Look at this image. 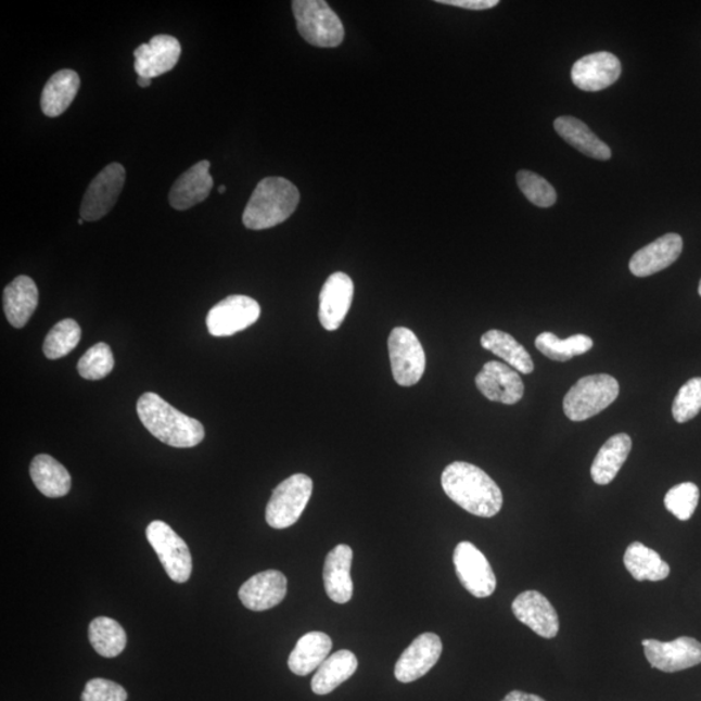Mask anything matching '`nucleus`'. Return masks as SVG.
Masks as SVG:
<instances>
[{
    "mask_svg": "<svg viewBox=\"0 0 701 701\" xmlns=\"http://www.w3.org/2000/svg\"><path fill=\"white\" fill-rule=\"evenodd\" d=\"M512 611L520 623L531 627L539 637H557L560 629L558 612L545 595L533 590L522 592L514 599Z\"/></svg>",
    "mask_w": 701,
    "mask_h": 701,
    "instance_id": "a211bd4d",
    "label": "nucleus"
},
{
    "mask_svg": "<svg viewBox=\"0 0 701 701\" xmlns=\"http://www.w3.org/2000/svg\"><path fill=\"white\" fill-rule=\"evenodd\" d=\"M390 364L394 380L405 387L415 386L426 368V356L411 329L395 328L388 336Z\"/></svg>",
    "mask_w": 701,
    "mask_h": 701,
    "instance_id": "0eeeda50",
    "label": "nucleus"
},
{
    "mask_svg": "<svg viewBox=\"0 0 701 701\" xmlns=\"http://www.w3.org/2000/svg\"><path fill=\"white\" fill-rule=\"evenodd\" d=\"M81 79L78 73L63 69L55 73L44 85L41 109L46 116L54 118L64 114L75 101Z\"/></svg>",
    "mask_w": 701,
    "mask_h": 701,
    "instance_id": "bb28decb",
    "label": "nucleus"
},
{
    "mask_svg": "<svg viewBox=\"0 0 701 701\" xmlns=\"http://www.w3.org/2000/svg\"><path fill=\"white\" fill-rule=\"evenodd\" d=\"M684 250L683 237L676 233L665 234L647 244L632 257L629 268L635 277H650L676 263Z\"/></svg>",
    "mask_w": 701,
    "mask_h": 701,
    "instance_id": "aec40b11",
    "label": "nucleus"
},
{
    "mask_svg": "<svg viewBox=\"0 0 701 701\" xmlns=\"http://www.w3.org/2000/svg\"><path fill=\"white\" fill-rule=\"evenodd\" d=\"M357 665V659L351 651L330 654L313 678V691L316 696H328L354 676Z\"/></svg>",
    "mask_w": 701,
    "mask_h": 701,
    "instance_id": "c85d7f7f",
    "label": "nucleus"
},
{
    "mask_svg": "<svg viewBox=\"0 0 701 701\" xmlns=\"http://www.w3.org/2000/svg\"><path fill=\"white\" fill-rule=\"evenodd\" d=\"M501 701H546V700L541 699L538 696H534V693L512 691V692H509L508 696Z\"/></svg>",
    "mask_w": 701,
    "mask_h": 701,
    "instance_id": "a19ab883",
    "label": "nucleus"
},
{
    "mask_svg": "<svg viewBox=\"0 0 701 701\" xmlns=\"http://www.w3.org/2000/svg\"><path fill=\"white\" fill-rule=\"evenodd\" d=\"M641 646L648 663L661 672L677 673L701 664V643L690 637L673 641L645 639Z\"/></svg>",
    "mask_w": 701,
    "mask_h": 701,
    "instance_id": "f8f14e48",
    "label": "nucleus"
},
{
    "mask_svg": "<svg viewBox=\"0 0 701 701\" xmlns=\"http://www.w3.org/2000/svg\"><path fill=\"white\" fill-rule=\"evenodd\" d=\"M701 411V379L687 381L673 402L672 413L678 423L696 419Z\"/></svg>",
    "mask_w": 701,
    "mask_h": 701,
    "instance_id": "4c0bfd02",
    "label": "nucleus"
},
{
    "mask_svg": "<svg viewBox=\"0 0 701 701\" xmlns=\"http://www.w3.org/2000/svg\"><path fill=\"white\" fill-rule=\"evenodd\" d=\"M78 224H79V225H84V220H82V218H79Z\"/></svg>",
    "mask_w": 701,
    "mask_h": 701,
    "instance_id": "a18cd8bd",
    "label": "nucleus"
},
{
    "mask_svg": "<svg viewBox=\"0 0 701 701\" xmlns=\"http://www.w3.org/2000/svg\"><path fill=\"white\" fill-rule=\"evenodd\" d=\"M594 346L590 336L585 334H575L569 336L566 340H560L553 333H541L535 340V347L548 359L555 361H568L573 359L574 356H581Z\"/></svg>",
    "mask_w": 701,
    "mask_h": 701,
    "instance_id": "473e14b6",
    "label": "nucleus"
},
{
    "mask_svg": "<svg viewBox=\"0 0 701 701\" xmlns=\"http://www.w3.org/2000/svg\"><path fill=\"white\" fill-rule=\"evenodd\" d=\"M699 295L701 296V280H700V283H699Z\"/></svg>",
    "mask_w": 701,
    "mask_h": 701,
    "instance_id": "c03bdc74",
    "label": "nucleus"
},
{
    "mask_svg": "<svg viewBox=\"0 0 701 701\" xmlns=\"http://www.w3.org/2000/svg\"><path fill=\"white\" fill-rule=\"evenodd\" d=\"M262 308L253 297L230 295L217 303L207 316L211 335L230 336L254 326L259 320Z\"/></svg>",
    "mask_w": 701,
    "mask_h": 701,
    "instance_id": "9b49d317",
    "label": "nucleus"
},
{
    "mask_svg": "<svg viewBox=\"0 0 701 701\" xmlns=\"http://www.w3.org/2000/svg\"><path fill=\"white\" fill-rule=\"evenodd\" d=\"M454 564L462 587L473 597H492L496 588V577L490 565L477 547L471 541H460L455 548Z\"/></svg>",
    "mask_w": 701,
    "mask_h": 701,
    "instance_id": "9d476101",
    "label": "nucleus"
},
{
    "mask_svg": "<svg viewBox=\"0 0 701 701\" xmlns=\"http://www.w3.org/2000/svg\"><path fill=\"white\" fill-rule=\"evenodd\" d=\"M475 385L488 400L508 406L519 403L525 393V385L518 370L500 361L486 362L475 377Z\"/></svg>",
    "mask_w": 701,
    "mask_h": 701,
    "instance_id": "ddd939ff",
    "label": "nucleus"
},
{
    "mask_svg": "<svg viewBox=\"0 0 701 701\" xmlns=\"http://www.w3.org/2000/svg\"><path fill=\"white\" fill-rule=\"evenodd\" d=\"M211 163L202 161L177 178L170 189L169 203L177 211H187L207 200L214 188Z\"/></svg>",
    "mask_w": 701,
    "mask_h": 701,
    "instance_id": "412c9836",
    "label": "nucleus"
},
{
    "mask_svg": "<svg viewBox=\"0 0 701 701\" xmlns=\"http://www.w3.org/2000/svg\"><path fill=\"white\" fill-rule=\"evenodd\" d=\"M299 201V190L286 178H264L243 212L244 227L251 230L275 228L294 214Z\"/></svg>",
    "mask_w": 701,
    "mask_h": 701,
    "instance_id": "7ed1b4c3",
    "label": "nucleus"
},
{
    "mask_svg": "<svg viewBox=\"0 0 701 701\" xmlns=\"http://www.w3.org/2000/svg\"><path fill=\"white\" fill-rule=\"evenodd\" d=\"M314 492V482L306 474H294L273 490L266 519L273 528H288L296 524Z\"/></svg>",
    "mask_w": 701,
    "mask_h": 701,
    "instance_id": "423d86ee",
    "label": "nucleus"
},
{
    "mask_svg": "<svg viewBox=\"0 0 701 701\" xmlns=\"http://www.w3.org/2000/svg\"><path fill=\"white\" fill-rule=\"evenodd\" d=\"M137 412L144 428L165 445L191 448L200 445L206 436L200 421L178 411L155 393L141 396Z\"/></svg>",
    "mask_w": 701,
    "mask_h": 701,
    "instance_id": "f03ea898",
    "label": "nucleus"
},
{
    "mask_svg": "<svg viewBox=\"0 0 701 701\" xmlns=\"http://www.w3.org/2000/svg\"><path fill=\"white\" fill-rule=\"evenodd\" d=\"M293 12L297 31L316 48H336L345 39L341 18L323 0H295Z\"/></svg>",
    "mask_w": 701,
    "mask_h": 701,
    "instance_id": "39448f33",
    "label": "nucleus"
},
{
    "mask_svg": "<svg viewBox=\"0 0 701 701\" xmlns=\"http://www.w3.org/2000/svg\"><path fill=\"white\" fill-rule=\"evenodd\" d=\"M620 385L610 374L584 377L565 395L564 412L569 420L581 422L594 418L619 398Z\"/></svg>",
    "mask_w": 701,
    "mask_h": 701,
    "instance_id": "20e7f679",
    "label": "nucleus"
},
{
    "mask_svg": "<svg viewBox=\"0 0 701 701\" xmlns=\"http://www.w3.org/2000/svg\"><path fill=\"white\" fill-rule=\"evenodd\" d=\"M438 3L471 11H484L494 9L499 4V0H438Z\"/></svg>",
    "mask_w": 701,
    "mask_h": 701,
    "instance_id": "ea45409f",
    "label": "nucleus"
},
{
    "mask_svg": "<svg viewBox=\"0 0 701 701\" xmlns=\"http://www.w3.org/2000/svg\"><path fill=\"white\" fill-rule=\"evenodd\" d=\"M115 367L114 354L107 343H97L79 359L77 370L85 380L98 381L107 377Z\"/></svg>",
    "mask_w": 701,
    "mask_h": 701,
    "instance_id": "f704fd0d",
    "label": "nucleus"
},
{
    "mask_svg": "<svg viewBox=\"0 0 701 701\" xmlns=\"http://www.w3.org/2000/svg\"><path fill=\"white\" fill-rule=\"evenodd\" d=\"M286 594L288 579L284 574L279 571H266L244 582L238 597L247 610L263 612L281 604Z\"/></svg>",
    "mask_w": 701,
    "mask_h": 701,
    "instance_id": "6ab92c4d",
    "label": "nucleus"
},
{
    "mask_svg": "<svg viewBox=\"0 0 701 701\" xmlns=\"http://www.w3.org/2000/svg\"><path fill=\"white\" fill-rule=\"evenodd\" d=\"M441 481L448 498L467 512L485 519H492L500 512V487L481 468L455 461L443 471Z\"/></svg>",
    "mask_w": 701,
    "mask_h": 701,
    "instance_id": "f257e3e1",
    "label": "nucleus"
},
{
    "mask_svg": "<svg viewBox=\"0 0 701 701\" xmlns=\"http://www.w3.org/2000/svg\"><path fill=\"white\" fill-rule=\"evenodd\" d=\"M555 130L562 140L573 145L575 150L597 161H610L612 151L608 148L584 122L572 116H561L555 120Z\"/></svg>",
    "mask_w": 701,
    "mask_h": 701,
    "instance_id": "a878e982",
    "label": "nucleus"
},
{
    "mask_svg": "<svg viewBox=\"0 0 701 701\" xmlns=\"http://www.w3.org/2000/svg\"><path fill=\"white\" fill-rule=\"evenodd\" d=\"M443 651L442 640L434 633L419 635L395 665V678L402 684L413 683L433 670Z\"/></svg>",
    "mask_w": 701,
    "mask_h": 701,
    "instance_id": "4468645a",
    "label": "nucleus"
},
{
    "mask_svg": "<svg viewBox=\"0 0 701 701\" xmlns=\"http://www.w3.org/2000/svg\"><path fill=\"white\" fill-rule=\"evenodd\" d=\"M354 281L343 272L329 276L320 294L319 319L323 329L334 332L345 321L354 299Z\"/></svg>",
    "mask_w": 701,
    "mask_h": 701,
    "instance_id": "f3484780",
    "label": "nucleus"
},
{
    "mask_svg": "<svg viewBox=\"0 0 701 701\" xmlns=\"http://www.w3.org/2000/svg\"><path fill=\"white\" fill-rule=\"evenodd\" d=\"M127 171L122 164L112 163L91 181L84 195L79 214L84 221H98L110 214L120 196Z\"/></svg>",
    "mask_w": 701,
    "mask_h": 701,
    "instance_id": "1a4fd4ad",
    "label": "nucleus"
},
{
    "mask_svg": "<svg viewBox=\"0 0 701 701\" xmlns=\"http://www.w3.org/2000/svg\"><path fill=\"white\" fill-rule=\"evenodd\" d=\"M30 477L48 498H63L71 492V474L61 462L50 455H38L30 464Z\"/></svg>",
    "mask_w": 701,
    "mask_h": 701,
    "instance_id": "cd10ccee",
    "label": "nucleus"
},
{
    "mask_svg": "<svg viewBox=\"0 0 701 701\" xmlns=\"http://www.w3.org/2000/svg\"><path fill=\"white\" fill-rule=\"evenodd\" d=\"M89 639L92 648L103 658H116L127 647V633L120 624L109 617L91 621Z\"/></svg>",
    "mask_w": 701,
    "mask_h": 701,
    "instance_id": "2f4dec72",
    "label": "nucleus"
},
{
    "mask_svg": "<svg viewBox=\"0 0 701 701\" xmlns=\"http://www.w3.org/2000/svg\"><path fill=\"white\" fill-rule=\"evenodd\" d=\"M145 535L169 578L177 584L188 582L193 572V559L187 541L163 521L151 522Z\"/></svg>",
    "mask_w": 701,
    "mask_h": 701,
    "instance_id": "6e6552de",
    "label": "nucleus"
},
{
    "mask_svg": "<svg viewBox=\"0 0 701 701\" xmlns=\"http://www.w3.org/2000/svg\"><path fill=\"white\" fill-rule=\"evenodd\" d=\"M623 65L611 52H595L575 62L572 81L584 91H600L610 88L621 76Z\"/></svg>",
    "mask_w": 701,
    "mask_h": 701,
    "instance_id": "dca6fc26",
    "label": "nucleus"
},
{
    "mask_svg": "<svg viewBox=\"0 0 701 701\" xmlns=\"http://www.w3.org/2000/svg\"><path fill=\"white\" fill-rule=\"evenodd\" d=\"M225 191H227V188H225V187L218 188V193L224 194Z\"/></svg>",
    "mask_w": 701,
    "mask_h": 701,
    "instance_id": "37998d69",
    "label": "nucleus"
},
{
    "mask_svg": "<svg viewBox=\"0 0 701 701\" xmlns=\"http://www.w3.org/2000/svg\"><path fill=\"white\" fill-rule=\"evenodd\" d=\"M519 188L528 202L540 208L552 207L557 203L558 194L552 184L534 171L520 170L518 174Z\"/></svg>",
    "mask_w": 701,
    "mask_h": 701,
    "instance_id": "c9c22d12",
    "label": "nucleus"
},
{
    "mask_svg": "<svg viewBox=\"0 0 701 701\" xmlns=\"http://www.w3.org/2000/svg\"><path fill=\"white\" fill-rule=\"evenodd\" d=\"M481 346L507 362V366L522 374H531L534 370L532 356L526 348L513 339L511 334L493 329L482 335Z\"/></svg>",
    "mask_w": 701,
    "mask_h": 701,
    "instance_id": "c756f323",
    "label": "nucleus"
},
{
    "mask_svg": "<svg viewBox=\"0 0 701 701\" xmlns=\"http://www.w3.org/2000/svg\"><path fill=\"white\" fill-rule=\"evenodd\" d=\"M3 306L7 320L13 328L28 323L38 306V288L28 276H18L4 289Z\"/></svg>",
    "mask_w": 701,
    "mask_h": 701,
    "instance_id": "5701e85b",
    "label": "nucleus"
},
{
    "mask_svg": "<svg viewBox=\"0 0 701 701\" xmlns=\"http://www.w3.org/2000/svg\"><path fill=\"white\" fill-rule=\"evenodd\" d=\"M152 79L150 78H144V77H138L137 84L138 86H141L142 89L149 88L151 86Z\"/></svg>",
    "mask_w": 701,
    "mask_h": 701,
    "instance_id": "79ce46f5",
    "label": "nucleus"
},
{
    "mask_svg": "<svg viewBox=\"0 0 701 701\" xmlns=\"http://www.w3.org/2000/svg\"><path fill=\"white\" fill-rule=\"evenodd\" d=\"M128 692L112 680L95 678L85 686L81 701H127Z\"/></svg>",
    "mask_w": 701,
    "mask_h": 701,
    "instance_id": "58836bf2",
    "label": "nucleus"
},
{
    "mask_svg": "<svg viewBox=\"0 0 701 701\" xmlns=\"http://www.w3.org/2000/svg\"><path fill=\"white\" fill-rule=\"evenodd\" d=\"M624 564L633 578L659 582L670 577L671 568L657 551L640 541H634L625 552Z\"/></svg>",
    "mask_w": 701,
    "mask_h": 701,
    "instance_id": "7c9ffc66",
    "label": "nucleus"
},
{
    "mask_svg": "<svg viewBox=\"0 0 701 701\" xmlns=\"http://www.w3.org/2000/svg\"><path fill=\"white\" fill-rule=\"evenodd\" d=\"M333 641L328 634L313 632L297 640L289 658L290 671L296 676L306 677L319 670L332 651Z\"/></svg>",
    "mask_w": 701,
    "mask_h": 701,
    "instance_id": "b1692460",
    "label": "nucleus"
},
{
    "mask_svg": "<svg viewBox=\"0 0 701 701\" xmlns=\"http://www.w3.org/2000/svg\"><path fill=\"white\" fill-rule=\"evenodd\" d=\"M81 340V328L72 319L58 322L46 336L43 354L50 360L62 359L78 346Z\"/></svg>",
    "mask_w": 701,
    "mask_h": 701,
    "instance_id": "72a5a7b5",
    "label": "nucleus"
},
{
    "mask_svg": "<svg viewBox=\"0 0 701 701\" xmlns=\"http://www.w3.org/2000/svg\"><path fill=\"white\" fill-rule=\"evenodd\" d=\"M181 43L167 35L151 38L135 50V71L138 77L155 78L174 69L181 58Z\"/></svg>",
    "mask_w": 701,
    "mask_h": 701,
    "instance_id": "2eb2a0df",
    "label": "nucleus"
},
{
    "mask_svg": "<svg viewBox=\"0 0 701 701\" xmlns=\"http://www.w3.org/2000/svg\"><path fill=\"white\" fill-rule=\"evenodd\" d=\"M632 447L630 435L624 433L613 435L608 439L604 446L599 449L591 466V477L595 484L610 485L629 458Z\"/></svg>",
    "mask_w": 701,
    "mask_h": 701,
    "instance_id": "393cba45",
    "label": "nucleus"
},
{
    "mask_svg": "<svg viewBox=\"0 0 701 701\" xmlns=\"http://www.w3.org/2000/svg\"><path fill=\"white\" fill-rule=\"evenodd\" d=\"M353 548L340 545L328 553L323 565V586L327 595L334 603L346 604L353 599L354 585L351 578L353 565Z\"/></svg>",
    "mask_w": 701,
    "mask_h": 701,
    "instance_id": "4be33fe9",
    "label": "nucleus"
},
{
    "mask_svg": "<svg viewBox=\"0 0 701 701\" xmlns=\"http://www.w3.org/2000/svg\"><path fill=\"white\" fill-rule=\"evenodd\" d=\"M699 487L691 482H685L671 488L665 495L664 505L667 511L680 521H689L696 513L699 502Z\"/></svg>",
    "mask_w": 701,
    "mask_h": 701,
    "instance_id": "e433bc0d",
    "label": "nucleus"
}]
</instances>
